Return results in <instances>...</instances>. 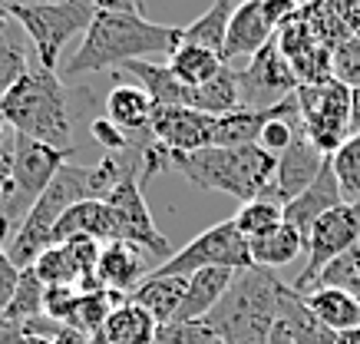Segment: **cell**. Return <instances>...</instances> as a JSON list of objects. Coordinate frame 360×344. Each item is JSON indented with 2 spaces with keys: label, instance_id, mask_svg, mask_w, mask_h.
I'll use <instances>...</instances> for the list:
<instances>
[{
  "label": "cell",
  "instance_id": "cell-1",
  "mask_svg": "<svg viewBox=\"0 0 360 344\" xmlns=\"http://www.w3.org/2000/svg\"><path fill=\"white\" fill-rule=\"evenodd\" d=\"M182 44V27L153 23L142 13L126 11H96L93 23L83 34L77 53L63 60V77H86L112 67H126L132 60H153L155 53H169Z\"/></svg>",
  "mask_w": 360,
  "mask_h": 344
},
{
  "label": "cell",
  "instance_id": "cell-2",
  "mask_svg": "<svg viewBox=\"0 0 360 344\" xmlns=\"http://www.w3.org/2000/svg\"><path fill=\"white\" fill-rule=\"evenodd\" d=\"M169 169H175L182 179H188L198 189L225 192L231 199L245 202L262 199L264 189L271 186L278 155L251 146H212L198 153H169Z\"/></svg>",
  "mask_w": 360,
  "mask_h": 344
},
{
  "label": "cell",
  "instance_id": "cell-3",
  "mask_svg": "<svg viewBox=\"0 0 360 344\" xmlns=\"http://www.w3.org/2000/svg\"><path fill=\"white\" fill-rule=\"evenodd\" d=\"M0 113L11 122L13 133L30 136L37 143H46L53 149H63V153H77L66 89L60 73H53V70H27L0 100Z\"/></svg>",
  "mask_w": 360,
  "mask_h": 344
},
{
  "label": "cell",
  "instance_id": "cell-4",
  "mask_svg": "<svg viewBox=\"0 0 360 344\" xmlns=\"http://www.w3.org/2000/svg\"><path fill=\"white\" fill-rule=\"evenodd\" d=\"M278 272L251 265L235 275L225 298L212 308L205 324L219 344H268L278 324Z\"/></svg>",
  "mask_w": 360,
  "mask_h": 344
},
{
  "label": "cell",
  "instance_id": "cell-5",
  "mask_svg": "<svg viewBox=\"0 0 360 344\" xmlns=\"http://www.w3.org/2000/svg\"><path fill=\"white\" fill-rule=\"evenodd\" d=\"M93 199V186H89V166H79V163H66L60 172L53 176V182L44 189V196L33 202V209L27 212V219L17 225V232L11 235L7 242V252H11L13 265L30 268L40 252H46L53 245V229L56 222L63 219L66 209H73L77 202Z\"/></svg>",
  "mask_w": 360,
  "mask_h": 344
},
{
  "label": "cell",
  "instance_id": "cell-6",
  "mask_svg": "<svg viewBox=\"0 0 360 344\" xmlns=\"http://www.w3.org/2000/svg\"><path fill=\"white\" fill-rule=\"evenodd\" d=\"M93 13L96 7L89 0H50L40 7H17L11 11V17L30 37L40 67L56 73L63 67V46L77 34H86Z\"/></svg>",
  "mask_w": 360,
  "mask_h": 344
},
{
  "label": "cell",
  "instance_id": "cell-7",
  "mask_svg": "<svg viewBox=\"0 0 360 344\" xmlns=\"http://www.w3.org/2000/svg\"><path fill=\"white\" fill-rule=\"evenodd\" d=\"M70 155L73 153H63V149H53L46 143H37L30 136L13 133L11 182H7V192H4V205H0V219H7L13 232L27 219L33 202L40 199L44 189L53 182V176L66 166Z\"/></svg>",
  "mask_w": 360,
  "mask_h": 344
},
{
  "label": "cell",
  "instance_id": "cell-8",
  "mask_svg": "<svg viewBox=\"0 0 360 344\" xmlns=\"http://www.w3.org/2000/svg\"><path fill=\"white\" fill-rule=\"evenodd\" d=\"M301 106V133L317 146V153L334 155L350 136V89L338 79L297 87Z\"/></svg>",
  "mask_w": 360,
  "mask_h": 344
},
{
  "label": "cell",
  "instance_id": "cell-9",
  "mask_svg": "<svg viewBox=\"0 0 360 344\" xmlns=\"http://www.w3.org/2000/svg\"><path fill=\"white\" fill-rule=\"evenodd\" d=\"M198 268H235L245 272L251 268L248 238L238 232L235 219L212 225L205 232H198L186 248H179L169 262L153 268V275H192Z\"/></svg>",
  "mask_w": 360,
  "mask_h": 344
},
{
  "label": "cell",
  "instance_id": "cell-10",
  "mask_svg": "<svg viewBox=\"0 0 360 344\" xmlns=\"http://www.w3.org/2000/svg\"><path fill=\"white\" fill-rule=\"evenodd\" d=\"M235 77H238V93L245 110H271L288 96H295L301 87L295 77V67L281 53L278 40H271L264 50L251 56L248 67H235Z\"/></svg>",
  "mask_w": 360,
  "mask_h": 344
},
{
  "label": "cell",
  "instance_id": "cell-11",
  "mask_svg": "<svg viewBox=\"0 0 360 344\" xmlns=\"http://www.w3.org/2000/svg\"><path fill=\"white\" fill-rule=\"evenodd\" d=\"M360 245V205L354 202H340L338 209L324 212L314 225H311V232H307V248H304V272L297 275L295 288L297 291H307L311 288V281L321 275V268L328 265L330 258L344 255L347 248Z\"/></svg>",
  "mask_w": 360,
  "mask_h": 344
},
{
  "label": "cell",
  "instance_id": "cell-12",
  "mask_svg": "<svg viewBox=\"0 0 360 344\" xmlns=\"http://www.w3.org/2000/svg\"><path fill=\"white\" fill-rule=\"evenodd\" d=\"M103 202H110V209L116 212V222H120V238L126 242L139 245L146 255H153L159 265L169 262L175 255L172 252V242L165 238L153 222V212L146 205V196H142V179L139 176H129L122 179L120 186L106 196Z\"/></svg>",
  "mask_w": 360,
  "mask_h": 344
},
{
  "label": "cell",
  "instance_id": "cell-13",
  "mask_svg": "<svg viewBox=\"0 0 360 344\" xmlns=\"http://www.w3.org/2000/svg\"><path fill=\"white\" fill-rule=\"evenodd\" d=\"M149 136L169 153H198L215 146V116L188 106H155Z\"/></svg>",
  "mask_w": 360,
  "mask_h": 344
},
{
  "label": "cell",
  "instance_id": "cell-14",
  "mask_svg": "<svg viewBox=\"0 0 360 344\" xmlns=\"http://www.w3.org/2000/svg\"><path fill=\"white\" fill-rule=\"evenodd\" d=\"M324 163H328V155L317 153V146L311 143L304 133H297L295 139H291V146L278 155L274 179H271V186L264 189L262 199L278 202V205H288L295 196H301V192L314 182L317 172L324 169Z\"/></svg>",
  "mask_w": 360,
  "mask_h": 344
},
{
  "label": "cell",
  "instance_id": "cell-15",
  "mask_svg": "<svg viewBox=\"0 0 360 344\" xmlns=\"http://www.w3.org/2000/svg\"><path fill=\"white\" fill-rule=\"evenodd\" d=\"M278 34V23L271 20V13L264 7V0H241L235 13H231L229 34H225V50L221 60H251V56L264 50Z\"/></svg>",
  "mask_w": 360,
  "mask_h": 344
},
{
  "label": "cell",
  "instance_id": "cell-16",
  "mask_svg": "<svg viewBox=\"0 0 360 344\" xmlns=\"http://www.w3.org/2000/svg\"><path fill=\"white\" fill-rule=\"evenodd\" d=\"M149 275H153V265L146 262V252H142L139 245L126 242V238H112V242L103 245L99 265H96V281L103 288L129 295Z\"/></svg>",
  "mask_w": 360,
  "mask_h": 344
},
{
  "label": "cell",
  "instance_id": "cell-17",
  "mask_svg": "<svg viewBox=\"0 0 360 344\" xmlns=\"http://www.w3.org/2000/svg\"><path fill=\"white\" fill-rule=\"evenodd\" d=\"M297 17L330 50L360 37V0H307Z\"/></svg>",
  "mask_w": 360,
  "mask_h": 344
},
{
  "label": "cell",
  "instance_id": "cell-18",
  "mask_svg": "<svg viewBox=\"0 0 360 344\" xmlns=\"http://www.w3.org/2000/svg\"><path fill=\"white\" fill-rule=\"evenodd\" d=\"M340 202H344V196H340V186H338V176H334V169H330V159L324 163V169L317 172V179L307 186L301 196H295V199L284 205V222L291 225V229H297V232L304 235L307 242V232H311V225L324 215V212L338 209Z\"/></svg>",
  "mask_w": 360,
  "mask_h": 344
},
{
  "label": "cell",
  "instance_id": "cell-19",
  "mask_svg": "<svg viewBox=\"0 0 360 344\" xmlns=\"http://www.w3.org/2000/svg\"><path fill=\"white\" fill-rule=\"evenodd\" d=\"M278 324L295 344H338V334L307 308L304 291L295 285H278Z\"/></svg>",
  "mask_w": 360,
  "mask_h": 344
},
{
  "label": "cell",
  "instance_id": "cell-20",
  "mask_svg": "<svg viewBox=\"0 0 360 344\" xmlns=\"http://www.w3.org/2000/svg\"><path fill=\"white\" fill-rule=\"evenodd\" d=\"M96 238V242H112L120 238V222L116 212L110 209V202L103 199H86L77 202L73 209L63 212V219L53 229V245L66 242V238Z\"/></svg>",
  "mask_w": 360,
  "mask_h": 344
},
{
  "label": "cell",
  "instance_id": "cell-21",
  "mask_svg": "<svg viewBox=\"0 0 360 344\" xmlns=\"http://www.w3.org/2000/svg\"><path fill=\"white\" fill-rule=\"evenodd\" d=\"M235 275H238L235 268H198V272L186 275V298H182V308L175 314V321H205L212 308L231 288Z\"/></svg>",
  "mask_w": 360,
  "mask_h": 344
},
{
  "label": "cell",
  "instance_id": "cell-22",
  "mask_svg": "<svg viewBox=\"0 0 360 344\" xmlns=\"http://www.w3.org/2000/svg\"><path fill=\"white\" fill-rule=\"evenodd\" d=\"M186 281H188L186 275H149L146 281H139L126 298L136 301V305H142L155 321L165 324V321H175V314H179V308H182Z\"/></svg>",
  "mask_w": 360,
  "mask_h": 344
},
{
  "label": "cell",
  "instance_id": "cell-23",
  "mask_svg": "<svg viewBox=\"0 0 360 344\" xmlns=\"http://www.w3.org/2000/svg\"><path fill=\"white\" fill-rule=\"evenodd\" d=\"M155 113V100L139 83H120L106 96V120H112L122 133H149V122Z\"/></svg>",
  "mask_w": 360,
  "mask_h": 344
},
{
  "label": "cell",
  "instance_id": "cell-24",
  "mask_svg": "<svg viewBox=\"0 0 360 344\" xmlns=\"http://www.w3.org/2000/svg\"><path fill=\"white\" fill-rule=\"evenodd\" d=\"M155 331H159V321L153 314L142 305H136V301L122 298L110 311V318H106L99 334L106 338V344H153Z\"/></svg>",
  "mask_w": 360,
  "mask_h": 344
},
{
  "label": "cell",
  "instance_id": "cell-25",
  "mask_svg": "<svg viewBox=\"0 0 360 344\" xmlns=\"http://www.w3.org/2000/svg\"><path fill=\"white\" fill-rule=\"evenodd\" d=\"M304 248H307L304 235L297 232V229H291L288 222H281L278 229H271L268 235H262V238H251V242H248L251 265H262V268H268V272H278V268L297 262V258L304 255Z\"/></svg>",
  "mask_w": 360,
  "mask_h": 344
},
{
  "label": "cell",
  "instance_id": "cell-26",
  "mask_svg": "<svg viewBox=\"0 0 360 344\" xmlns=\"http://www.w3.org/2000/svg\"><path fill=\"white\" fill-rule=\"evenodd\" d=\"M225 67H229V63L221 60V53L205 50V46H198V44H179L172 50V56H169V70H172L182 83H188V87H205V83H212Z\"/></svg>",
  "mask_w": 360,
  "mask_h": 344
},
{
  "label": "cell",
  "instance_id": "cell-27",
  "mask_svg": "<svg viewBox=\"0 0 360 344\" xmlns=\"http://www.w3.org/2000/svg\"><path fill=\"white\" fill-rule=\"evenodd\" d=\"M307 308L314 311L321 321L328 324L334 334L347 331V328H357L360 324V298L347 295L340 288H314L304 295Z\"/></svg>",
  "mask_w": 360,
  "mask_h": 344
},
{
  "label": "cell",
  "instance_id": "cell-28",
  "mask_svg": "<svg viewBox=\"0 0 360 344\" xmlns=\"http://www.w3.org/2000/svg\"><path fill=\"white\" fill-rule=\"evenodd\" d=\"M238 7V0H212L208 11L192 20L188 27H182V44H198L205 50H215L221 53L225 50V34H229L231 13Z\"/></svg>",
  "mask_w": 360,
  "mask_h": 344
},
{
  "label": "cell",
  "instance_id": "cell-29",
  "mask_svg": "<svg viewBox=\"0 0 360 344\" xmlns=\"http://www.w3.org/2000/svg\"><path fill=\"white\" fill-rule=\"evenodd\" d=\"M44 298H46V285L33 275V268H23L20 285H17V291H13L7 311L0 314V321L23 328V324L33 321V318H44Z\"/></svg>",
  "mask_w": 360,
  "mask_h": 344
},
{
  "label": "cell",
  "instance_id": "cell-30",
  "mask_svg": "<svg viewBox=\"0 0 360 344\" xmlns=\"http://www.w3.org/2000/svg\"><path fill=\"white\" fill-rule=\"evenodd\" d=\"M30 268L46 288H53V285H73V288H79V281H83V272H79L77 258H73V252H70L66 242L50 245L46 252H40V258H37Z\"/></svg>",
  "mask_w": 360,
  "mask_h": 344
},
{
  "label": "cell",
  "instance_id": "cell-31",
  "mask_svg": "<svg viewBox=\"0 0 360 344\" xmlns=\"http://www.w3.org/2000/svg\"><path fill=\"white\" fill-rule=\"evenodd\" d=\"M314 288H340V291H347V295H354V298H360V245L347 248L344 255L330 258L328 265L321 268V275L311 281L307 291H314Z\"/></svg>",
  "mask_w": 360,
  "mask_h": 344
},
{
  "label": "cell",
  "instance_id": "cell-32",
  "mask_svg": "<svg viewBox=\"0 0 360 344\" xmlns=\"http://www.w3.org/2000/svg\"><path fill=\"white\" fill-rule=\"evenodd\" d=\"M330 159V169L338 176V186H340V196L344 202H354L360 205V133H350L340 149Z\"/></svg>",
  "mask_w": 360,
  "mask_h": 344
},
{
  "label": "cell",
  "instance_id": "cell-33",
  "mask_svg": "<svg viewBox=\"0 0 360 344\" xmlns=\"http://www.w3.org/2000/svg\"><path fill=\"white\" fill-rule=\"evenodd\" d=\"M231 219L238 225V232L251 242V238H262V235H268L271 229H278L284 222V205L268 202V199H255V202L238 205V212Z\"/></svg>",
  "mask_w": 360,
  "mask_h": 344
},
{
  "label": "cell",
  "instance_id": "cell-34",
  "mask_svg": "<svg viewBox=\"0 0 360 344\" xmlns=\"http://www.w3.org/2000/svg\"><path fill=\"white\" fill-rule=\"evenodd\" d=\"M27 50L23 44L13 37V27L7 34H0V100L7 96V89L27 73Z\"/></svg>",
  "mask_w": 360,
  "mask_h": 344
},
{
  "label": "cell",
  "instance_id": "cell-35",
  "mask_svg": "<svg viewBox=\"0 0 360 344\" xmlns=\"http://www.w3.org/2000/svg\"><path fill=\"white\" fill-rule=\"evenodd\" d=\"M153 344H219V334L205 321H165L159 324Z\"/></svg>",
  "mask_w": 360,
  "mask_h": 344
},
{
  "label": "cell",
  "instance_id": "cell-36",
  "mask_svg": "<svg viewBox=\"0 0 360 344\" xmlns=\"http://www.w3.org/2000/svg\"><path fill=\"white\" fill-rule=\"evenodd\" d=\"M11 222L7 219H0V314L7 311V305H11L13 291H17V285H20V268L13 265L11 252H7V242H11Z\"/></svg>",
  "mask_w": 360,
  "mask_h": 344
},
{
  "label": "cell",
  "instance_id": "cell-37",
  "mask_svg": "<svg viewBox=\"0 0 360 344\" xmlns=\"http://www.w3.org/2000/svg\"><path fill=\"white\" fill-rule=\"evenodd\" d=\"M334 79L347 89H360V37L334 46Z\"/></svg>",
  "mask_w": 360,
  "mask_h": 344
},
{
  "label": "cell",
  "instance_id": "cell-38",
  "mask_svg": "<svg viewBox=\"0 0 360 344\" xmlns=\"http://www.w3.org/2000/svg\"><path fill=\"white\" fill-rule=\"evenodd\" d=\"M89 136H93V143H99L106 153H122V149H129L132 146V136L122 133L120 126L112 120H106V116H99V120H93V126H89Z\"/></svg>",
  "mask_w": 360,
  "mask_h": 344
},
{
  "label": "cell",
  "instance_id": "cell-39",
  "mask_svg": "<svg viewBox=\"0 0 360 344\" xmlns=\"http://www.w3.org/2000/svg\"><path fill=\"white\" fill-rule=\"evenodd\" d=\"M11 166H13V139L4 146V149H0V205H4L7 182H11Z\"/></svg>",
  "mask_w": 360,
  "mask_h": 344
},
{
  "label": "cell",
  "instance_id": "cell-40",
  "mask_svg": "<svg viewBox=\"0 0 360 344\" xmlns=\"http://www.w3.org/2000/svg\"><path fill=\"white\" fill-rule=\"evenodd\" d=\"M96 11H126V13H142L139 0H89Z\"/></svg>",
  "mask_w": 360,
  "mask_h": 344
},
{
  "label": "cell",
  "instance_id": "cell-41",
  "mask_svg": "<svg viewBox=\"0 0 360 344\" xmlns=\"http://www.w3.org/2000/svg\"><path fill=\"white\" fill-rule=\"evenodd\" d=\"M0 344H27V334H23L17 324L0 321Z\"/></svg>",
  "mask_w": 360,
  "mask_h": 344
},
{
  "label": "cell",
  "instance_id": "cell-42",
  "mask_svg": "<svg viewBox=\"0 0 360 344\" xmlns=\"http://www.w3.org/2000/svg\"><path fill=\"white\" fill-rule=\"evenodd\" d=\"M350 133H360V89H350Z\"/></svg>",
  "mask_w": 360,
  "mask_h": 344
},
{
  "label": "cell",
  "instance_id": "cell-43",
  "mask_svg": "<svg viewBox=\"0 0 360 344\" xmlns=\"http://www.w3.org/2000/svg\"><path fill=\"white\" fill-rule=\"evenodd\" d=\"M7 11H17V7H40V4H50V0H0Z\"/></svg>",
  "mask_w": 360,
  "mask_h": 344
},
{
  "label": "cell",
  "instance_id": "cell-44",
  "mask_svg": "<svg viewBox=\"0 0 360 344\" xmlns=\"http://www.w3.org/2000/svg\"><path fill=\"white\" fill-rule=\"evenodd\" d=\"M338 344H360V324L357 328H347V331L338 334Z\"/></svg>",
  "mask_w": 360,
  "mask_h": 344
},
{
  "label": "cell",
  "instance_id": "cell-45",
  "mask_svg": "<svg viewBox=\"0 0 360 344\" xmlns=\"http://www.w3.org/2000/svg\"><path fill=\"white\" fill-rule=\"evenodd\" d=\"M11 139H13V129H11V122L4 120V113H0V149L11 143Z\"/></svg>",
  "mask_w": 360,
  "mask_h": 344
},
{
  "label": "cell",
  "instance_id": "cell-46",
  "mask_svg": "<svg viewBox=\"0 0 360 344\" xmlns=\"http://www.w3.org/2000/svg\"><path fill=\"white\" fill-rule=\"evenodd\" d=\"M268 344H295L291 338H288V331H284L281 324H274V331H271V341Z\"/></svg>",
  "mask_w": 360,
  "mask_h": 344
},
{
  "label": "cell",
  "instance_id": "cell-47",
  "mask_svg": "<svg viewBox=\"0 0 360 344\" xmlns=\"http://www.w3.org/2000/svg\"><path fill=\"white\" fill-rule=\"evenodd\" d=\"M11 27H13V17H11V11H7V7L0 4V34H7Z\"/></svg>",
  "mask_w": 360,
  "mask_h": 344
},
{
  "label": "cell",
  "instance_id": "cell-48",
  "mask_svg": "<svg viewBox=\"0 0 360 344\" xmlns=\"http://www.w3.org/2000/svg\"><path fill=\"white\" fill-rule=\"evenodd\" d=\"M89 344H106V338H103V334H93V338H89Z\"/></svg>",
  "mask_w": 360,
  "mask_h": 344
},
{
  "label": "cell",
  "instance_id": "cell-49",
  "mask_svg": "<svg viewBox=\"0 0 360 344\" xmlns=\"http://www.w3.org/2000/svg\"><path fill=\"white\" fill-rule=\"evenodd\" d=\"M301 4H307V0H301Z\"/></svg>",
  "mask_w": 360,
  "mask_h": 344
}]
</instances>
